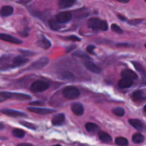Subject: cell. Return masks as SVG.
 <instances>
[{"label":"cell","mask_w":146,"mask_h":146,"mask_svg":"<svg viewBox=\"0 0 146 146\" xmlns=\"http://www.w3.org/2000/svg\"><path fill=\"white\" fill-rule=\"evenodd\" d=\"M87 24H88V27L94 31H98V30L106 31L108 30V24L106 21L104 20H101L98 18H95V17L88 19Z\"/></svg>","instance_id":"cell-1"},{"label":"cell","mask_w":146,"mask_h":146,"mask_svg":"<svg viewBox=\"0 0 146 146\" xmlns=\"http://www.w3.org/2000/svg\"><path fill=\"white\" fill-rule=\"evenodd\" d=\"M0 97L4 99H13L19 100V101H25V100L31 99V97L29 95L24 94H19V93H12L7 92V91H1L0 92Z\"/></svg>","instance_id":"cell-2"},{"label":"cell","mask_w":146,"mask_h":146,"mask_svg":"<svg viewBox=\"0 0 146 146\" xmlns=\"http://www.w3.org/2000/svg\"><path fill=\"white\" fill-rule=\"evenodd\" d=\"M63 95L67 99L74 100L79 97L80 91L76 87L69 86H66L64 88V90H63Z\"/></svg>","instance_id":"cell-3"},{"label":"cell","mask_w":146,"mask_h":146,"mask_svg":"<svg viewBox=\"0 0 146 146\" xmlns=\"http://www.w3.org/2000/svg\"><path fill=\"white\" fill-rule=\"evenodd\" d=\"M49 87V84L48 83L43 81H36L31 84L30 89L33 92H42L46 91Z\"/></svg>","instance_id":"cell-4"},{"label":"cell","mask_w":146,"mask_h":146,"mask_svg":"<svg viewBox=\"0 0 146 146\" xmlns=\"http://www.w3.org/2000/svg\"><path fill=\"white\" fill-rule=\"evenodd\" d=\"M56 19L61 24H65V23L71 21V19H72V14L69 11H62V12H59L58 14H56Z\"/></svg>","instance_id":"cell-5"},{"label":"cell","mask_w":146,"mask_h":146,"mask_svg":"<svg viewBox=\"0 0 146 146\" xmlns=\"http://www.w3.org/2000/svg\"><path fill=\"white\" fill-rule=\"evenodd\" d=\"M49 62V60L46 57H42L38 60L36 61L35 62L33 63L31 65L30 68L31 69H41V68H44Z\"/></svg>","instance_id":"cell-6"},{"label":"cell","mask_w":146,"mask_h":146,"mask_svg":"<svg viewBox=\"0 0 146 146\" xmlns=\"http://www.w3.org/2000/svg\"><path fill=\"white\" fill-rule=\"evenodd\" d=\"M27 109H28V111H31V112L34 113L40 114V115H46V114H50L54 112H56L55 110L44 108H37V107H29V108H27Z\"/></svg>","instance_id":"cell-7"},{"label":"cell","mask_w":146,"mask_h":146,"mask_svg":"<svg viewBox=\"0 0 146 146\" xmlns=\"http://www.w3.org/2000/svg\"><path fill=\"white\" fill-rule=\"evenodd\" d=\"M1 113L6 115H8L10 117H14V118H17V117H26L27 114L21 112V111H15V110L11 109H1Z\"/></svg>","instance_id":"cell-8"},{"label":"cell","mask_w":146,"mask_h":146,"mask_svg":"<svg viewBox=\"0 0 146 146\" xmlns=\"http://www.w3.org/2000/svg\"><path fill=\"white\" fill-rule=\"evenodd\" d=\"M0 39L14 44H21L22 43L21 40L18 39V38L6 34H0Z\"/></svg>","instance_id":"cell-9"},{"label":"cell","mask_w":146,"mask_h":146,"mask_svg":"<svg viewBox=\"0 0 146 146\" xmlns=\"http://www.w3.org/2000/svg\"><path fill=\"white\" fill-rule=\"evenodd\" d=\"M29 59L22 56H17L13 58L12 67H19L28 63Z\"/></svg>","instance_id":"cell-10"},{"label":"cell","mask_w":146,"mask_h":146,"mask_svg":"<svg viewBox=\"0 0 146 146\" xmlns=\"http://www.w3.org/2000/svg\"><path fill=\"white\" fill-rule=\"evenodd\" d=\"M129 123L138 131H144L146 130V126L144 125L143 123L141 122L140 120L130 119Z\"/></svg>","instance_id":"cell-11"},{"label":"cell","mask_w":146,"mask_h":146,"mask_svg":"<svg viewBox=\"0 0 146 146\" xmlns=\"http://www.w3.org/2000/svg\"><path fill=\"white\" fill-rule=\"evenodd\" d=\"M121 76L124 78H128L131 80H136L138 78V75L134 71L130 69H124L121 72Z\"/></svg>","instance_id":"cell-12"},{"label":"cell","mask_w":146,"mask_h":146,"mask_svg":"<svg viewBox=\"0 0 146 146\" xmlns=\"http://www.w3.org/2000/svg\"><path fill=\"white\" fill-rule=\"evenodd\" d=\"M84 66H85L87 69H88L91 72L94 73V74H100L101 71V68L98 66L96 65L94 63L91 62L90 61H86L84 62Z\"/></svg>","instance_id":"cell-13"},{"label":"cell","mask_w":146,"mask_h":146,"mask_svg":"<svg viewBox=\"0 0 146 146\" xmlns=\"http://www.w3.org/2000/svg\"><path fill=\"white\" fill-rule=\"evenodd\" d=\"M71 111L72 112L75 114L76 115H81L84 114V106L81 105V104H78V103H75V104H73L71 105Z\"/></svg>","instance_id":"cell-14"},{"label":"cell","mask_w":146,"mask_h":146,"mask_svg":"<svg viewBox=\"0 0 146 146\" xmlns=\"http://www.w3.org/2000/svg\"><path fill=\"white\" fill-rule=\"evenodd\" d=\"M36 44L38 46L41 47V48H43L44 49H48V48H49L51 46V44L49 41V40L47 39L45 36H42L41 38H38Z\"/></svg>","instance_id":"cell-15"},{"label":"cell","mask_w":146,"mask_h":146,"mask_svg":"<svg viewBox=\"0 0 146 146\" xmlns=\"http://www.w3.org/2000/svg\"><path fill=\"white\" fill-rule=\"evenodd\" d=\"M64 121H65V115L63 113H59L56 115L53 118L51 122L54 125H62Z\"/></svg>","instance_id":"cell-16"},{"label":"cell","mask_w":146,"mask_h":146,"mask_svg":"<svg viewBox=\"0 0 146 146\" xmlns=\"http://www.w3.org/2000/svg\"><path fill=\"white\" fill-rule=\"evenodd\" d=\"M76 0H58V4L61 9H66L74 6Z\"/></svg>","instance_id":"cell-17"},{"label":"cell","mask_w":146,"mask_h":146,"mask_svg":"<svg viewBox=\"0 0 146 146\" xmlns=\"http://www.w3.org/2000/svg\"><path fill=\"white\" fill-rule=\"evenodd\" d=\"M133 84V80L123 78L118 81V86L121 88H126L132 86Z\"/></svg>","instance_id":"cell-18"},{"label":"cell","mask_w":146,"mask_h":146,"mask_svg":"<svg viewBox=\"0 0 146 146\" xmlns=\"http://www.w3.org/2000/svg\"><path fill=\"white\" fill-rule=\"evenodd\" d=\"M98 137H99V139L101 140V142L104 143H108L112 141V138H111V135L106 132H103V131L99 132Z\"/></svg>","instance_id":"cell-19"},{"label":"cell","mask_w":146,"mask_h":146,"mask_svg":"<svg viewBox=\"0 0 146 146\" xmlns=\"http://www.w3.org/2000/svg\"><path fill=\"white\" fill-rule=\"evenodd\" d=\"M58 78L61 80H66V81H71L74 78V74H71L69 71H64L60 73L58 75Z\"/></svg>","instance_id":"cell-20"},{"label":"cell","mask_w":146,"mask_h":146,"mask_svg":"<svg viewBox=\"0 0 146 146\" xmlns=\"http://www.w3.org/2000/svg\"><path fill=\"white\" fill-rule=\"evenodd\" d=\"M14 11V9L11 6H4V7H1V10H0V14L2 17H8L10 16Z\"/></svg>","instance_id":"cell-21"},{"label":"cell","mask_w":146,"mask_h":146,"mask_svg":"<svg viewBox=\"0 0 146 146\" xmlns=\"http://www.w3.org/2000/svg\"><path fill=\"white\" fill-rule=\"evenodd\" d=\"M132 98L135 102H139L145 99V95L142 91H136L132 94Z\"/></svg>","instance_id":"cell-22"},{"label":"cell","mask_w":146,"mask_h":146,"mask_svg":"<svg viewBox=\"0 0 146 146\" xmlns=\"http://www.w3.org/2000/svg\"><path fill=\"white\" fill-rule=\"evenodd\" d=\"M48 24H49V27L52 30H58L59 29H61V23L58 22V21L56 20V19H51V20L48 22Z\"/></svg>","instance_id":"cell-23"},{"label":"cell","mask_w":146,"mask_h":146,"mask_svg":"<svg viewBox=\"0 0 146 146\" xmlns=\"http://www.w3.org/2000/svg\"><path fill=\"white\" fill-rule=\"evenodd\" d=\"M145 140L143 135L141 133H135L132 137V141L134 143L139 144L143 143Z\"/></svg>","instance_id":"cell-24"},{"label":"cell","mask_w":146,"mask_h":146,"mask_svg":"<svg viewBox=\"0 0 146 146\" xmlns=\"http://www.w3.org/2000/svg\"><path fill=\"white\" fill-rule=\"evenodd\" d=\"M133 66H135V69H136L138 72H140L141 74H142V75H143V76L146 75L145 69L144 68V67L141 64H140V63L133 61Z\"/></svg>","instance_id":"cell-25"},{"label":"cell","mask_w":146,"mask_h":146,"mask_svg":"<svg viewBox=\"0 0 146 146\" xmlns=\"http://www.w3.org/2000/svg\"><path fill=\"white\" fill-rule=\"evenodd\" d=\"M115 142L118 145L125 146L128 145V140L126 138H123V137H118V138H116L115 140Z\"/></svg>","instance_id":"cell-26"},{"label":"cell","mask_w":146,"mask_h":146,"mask_svg":"<svg viewBox=\"0 0 146 146\" xmlns=\"http://www.w3.org/2000/svg\"><path fill=\"white\" fill-rule=\"evenodd\" d=\"M113 113L115 114L116 116L118 117H122L125 115V111L123 108L121 107H116V108L113 109Z\"/></svg>","instance_id":"cell-27"},{"label":"cell","mask_w":146,"mask_h":146,"mask_svg":"<svg viewBox=\"0 0 146 146\" xmlns=\"http://www.w3.org/2000/svg\"><path fill=\"white\" fill-rule=\"evenodd\" d=\"M24 134H25V132L23 130L19 129V128H16V129H14L12 131V135L16 138H23L24 136Z\"/></svg>","instance_id":"cell-28"},{"label":"cell","mask_w":146,"mask_h":146,"mask_svg":"<svg viewBox=\"0 0 146 146\" xmlns=\"http://www.w3.org/2000/svg\"><path fill=\"white\" fill-rule=\"evenodd\" d=\"M85 128L88 132H94L98 128V126L93 123H87L85 125Z\"/></svg>","instance_id":"cell-29"},{"label":"cell","mask_w":146,"mask_h":146,"mask_svg":"<svg viewBox=\"0 0 146 146\" xmlns=\"http://www.w3.org/2000/svg\"><path fill=\"white\" fill-rule=\"evenodd\" d=\"M73 56L78 57V58H81V59H85V61L86 59H88V60L90 59V57L88 56V55H86L85 53L82 52V51H76V52H74V54H73Z\"/></svg>","instance_id":"cell-30"},{"label":"cell","mask_w":146,"mask_h":146,"mask_svg":"<svg viewBox=\"0 0 146 146\" xmlns=\"http://www.w3.org/2000/svg\"><path fill=\"white\" fill-rule=\"evenodd\" d=\"M20 123H21L22 125H24V126L29 128V129H31V130L36 129V125H34L33 123H31L26 122V121H20Z\"/></svg>","instance_id":"cell-31"},{"label":"cell","mask_w":146,"mask_h":146,"mask_svg":"<svg viewBox=\"0 0 146 146\" xmlns=\"http://www.w3.org/2000/svg\"><path fill=\"white\" fill-rule=\"evenodd\" d=\"M111 29H112V31H115V32L118 33V34H122V33L123 32L122 29H121L119 26L117 25V24H113L112 25H111Z\"/></svg>","instance_id":"cell-32"},{"label":"cell","mask_w":146,"mask_h":146,"mask_svg":"<svg viewBox=\"0 0 146 146\" xmlns=\"http://www.w3.org/2000/svg\"><path fill=\"white\" fill-rule=\"evenodd\" d=\"M143 19H136L130 20L128 23L131 25H137V24H139L141 22H143Z\"/></svg>","instance_id":"cell-33"},{"label":"cell","mask_w":146,"mask_h":146,"mask_svg":"<svg viewBox=\"0 0 146 146\" xmlns=\"http://www.w3.org/2000/svg\"><path fill=\"white\" fill-rule=\"evenodd\" d=\"M67 40H70V41H81V38L79 37L76 36H74V35H71L69 36H67L66 37Z\"/></svg>","instance_id":"cell-34"},{"label":"cell","mask_w":146,"mask_h":146,"mask_svg":"<svg viewBox=\"0 0 146 146\" xmlns=\"http://www.w3.org/2000/svg\"><path fill=\"white\" fill-rule=\"evenodd\" d=\"M87 49V51H88V53H90L91 54H95V53H94V49H95V46L94 45H89L87 46L86 48Z\"/></svg>","instance_id":"cell-35"},{"label":"cell","mask_w":146,"mask_h":146,"mask_svg":"<svg viewBox=\"0 0 146 146\" xmlns=\"http://www.w3.org/2000/svg\"><path fill=\"white\" fill-rule=\"evenodd\" d=\"M28 31H29V29L26 28L25 29H24L22 31H21V32L19 33V34L21 36H27L29 35Z\"/></svg>","instance_id":"cell-36"},{"label":"cell","mask_w":146,"mask_h":146,"mask_svg":"<svg viewBox=\"0 0 146 146\" xmlns=\"http://www.w3.org/2000/svg\"><path fill=\"white\" fill-rule=\"evenodd\" d=\"M29 104L31 106H41L44 104L39 101H33V102H30Z\"/></svg>","instance_id":"cell-37"},{"label":"cell","mask_w":146,"mask_h":146,"mask_svg":"<svg viewBox=\"0 0 146 146\" xmlns=\"http://www.w3.org/2000/svg\"><path fill=\"white\" fill-rule=\"evenodd\" d=\"M19 51L21 53H22L24 55H30L31 56L33 54L32 52H31V51H26V50H19Z\"/></svg>","instance_id":"cell-38"},{"label":"cell","mask_w":146,"mask_h":146,"mask_svg":"<svg viewBox=\"0 0 146 146\" xmlns=\"http://www.w3.org/2000/svg\"><path fill=\"white\" fill-rule=\"evenodd\" d=\"M76 48V46L75 45L71 46L68 47V48H66V52H70V51H72V50L74 49V48Z\"/></svg>","instance_id":"cell-39"},{"label":"cell","mask_w":146,"mask_h":146,"mask_svg":"<svg viewBox=\"0 0 146 146\" xmlns=\"http://www.w3.org/2000/svg\"><path fill=\"white\" fill-rule=\"evenodd\" d=\"M118 17L121 20V21H125V20H126V18H125V17H123V16L121 15V14H118Z\"/></svg>","instance_id":"cell-40"},{"label":"cell","mask_w":146,"mask_h":146,"mask_svg":"<svg viewBox=\"0 0 146 146\" xmlns=\"http://www.w3.org/2000/svg\"><path fill=\"white\" fill-rule=\"evenodd\" d=\"M117 46H119V47H121V46H128V44H123H123H117Z\"/></svg>","instance_id":"cell-41"},{"label":"cell","mask_w":146,"mask_h":146,"mask_svg":"<svg viewBox=\"0 0 146 146\" xmlns=\"http://www.w3.org/2000/svg\"><path fill=\"white\" fill-rule=\"evenodd\" d=\"M116 1H119V2H121V3H128L129 2L130 0H116Z\"/></svg>","instance_id":"cell-42"},{"label":"cell","mask_w":146,"mask_h":146,"mask_svg":"<svg viewBox=\"0 0 146 146\" xmlns=\"http://www.w3.org/2000/svg\"><path fill=\"white\" fill-rule=\"evenodd\" d=\"M19 145H21V146H24V145L31 146V144H29V143H21V144H19Z\"/></svg>","instance_id":"cell-43"},{"label":"cell","mask_w":146,"mask_h":146,"mask_svg":"<svg viewBox=\"0 0 146 146\" xmlns=\"http://www.w3.org/2000/svg\"><path fill=\"white\" fill-rule=\"evenodd\" d=\"M4 128V125L2 123H0V130H2Z\"/></svg>","instance_id":"cell-44"},{"label":"cell","mask_w":146,"mask_h":146,"mask_svg":"<svg viewBox=\"0 0 146 146\" xmlns=\"http://www.w3.org/2000/svg\"><path fill=\"white\" fill-rule=\"evenodd\" d=\"M144 111L146 113V105H145V106L144 107Z\"/></svg>","instance_id":"cell-45"},{"label":"cell","mask_w":146,"mask_h":146,"mask_svg":"<svg viewBox=\"0 0 146 146\" xmlns=\"http://www.w3.org/2000/svg\"><path fill=\"white\" fill-rule=\"evenodd\" d=\"M145 48H146V44H145Z\"/></svg>","instance_id":"cell-46"},{"label":"cell","mask_w":146,"mask_h":146,"mask_svg":"<svg viewBox=\"0 0 146 146\" xmlns=\"http://www.w3.org/2000/svg\"><path fill=\"white\" fill-rule=\"evenodd\" d=\"M145 1H146V0H145Z\"/></svg>","instance_id":"cell-47"}]
</instances>
